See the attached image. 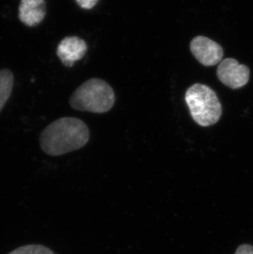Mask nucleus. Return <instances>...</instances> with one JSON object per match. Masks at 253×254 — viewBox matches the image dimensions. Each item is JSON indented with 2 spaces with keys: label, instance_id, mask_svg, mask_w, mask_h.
I'll list each match as a JSON object with an SVG mask.
<instances>
[{
  "label": "nucleus",
  "instance_id": "nucleus-3",
  "mask_svg": "<svg viewBox=\"0 0 253 254\" xmlns=\"http://www.w3.org/2000/svg\"><path fill=\"white\" fill-rule=\"evenodd\" d=\"M185 101L194 121L202 127L215 125L222 115L217 95L206 85H192L187 90Z\"/></svg>",
  "mask_w": 253,
  "mask_h": 254
},
{
  "label": "nucleus",
  "instance_id": "nucleus-11",
  "mask_svg": "<svg viewBox=\"0 0 253 254\" xmlns=\"http://www.w3.org/2000/svg\"><path fill=\"white\" fill-rule=\"evenodd\" d=\"M235 254H253V247L249 245H240Z\"/></svg>",
  "mask_w": 253,
  "mask_h": 254
},
{
  "label": "nucleus",
  "instance_id": "nucleus-9",
  "mask_svg": "<svg viewBox=\"0 0 253 254\" xmlns=\"http://www.w3.org/2000/svg\"><path fill=\"white\" fill-rule=\"evenodd\" d=\"M8 254H55L49 248L41 245H28L17 248Z\"/></svg>",
  "mask_w": 253,
  "mask_h": 254
},
{
  "label": "nucleus",
  "instance_id": "nucleus-6",
  "mask_svg": "<svg viewBox=\"0 0 253 254\" xmlns=\"http://www.w3.org/2000/svg\"><path fill=\"white\" fill-rule=\"evenodd\" d=\"M86 51L87 45L82 39L67 36L59 44L57 56L65 66L72 67L76 61L84 57Z\"/></svg>",
  "mask_w": 253,
  "mask_h": 254
},
{
  "label": "nucleus",
  "instance_id": "nucleus-10",
  "mask_svg": "<svg viewBox=\"0 0 253 254\" xmlns=\"http://www.w3.org/2000/svg\"><path fill=\"white\" fill-rule=\"evenodd\" d=\"M79 6L84 9H91L96 6L99 0H76Z\"/></svg>",
  "mask_w": 253,
  "mask_h": 254
},
{
  "label": "nucleus",
  "instance_id": "nucleus-4",
  "mask_svg": "<svg viewBox=\"0 0 253 254\" xmlns=\"http://www.w3.org/2000/svg\"><path fill=\"white\" fill-rule=\"evenodd\" d=\"M217 77L225 86L231 89L240 88L249 82L250 70L246 65L240 64L236 60L228 58L219 64Z\"/></svg>",
  "mask_w": 253,
  "mask_h": 254
},
{
  "label": "nucleus",
  "instance_id": "nucleus-5",
  "mask_svg": "<svg viewBox=\"0 0 253 254\" xmlns=\"http://www.w3.org/2000/svg\"><path fill=\"white\" fill-rule=\"evenodd\" d=\"M190 50L194 57L204 66L218 64L224 56L222 47L205 36H199L192 39Z\"/></svg>",
  "mask_w": 253,
  "mask_h": 254
},
{
  "label": "nucleus",
  "instance_id": "nucleus-1",
  "mask_svg": "<svg viewBox=\"0 0 253 254\" xmlns=\"http://www.w3.org/2000/svg\"><path fill=\"white\" fill-rule=\"evenodd\" d=\"M89 137L88 127L83 121L76 118H61L41 132L40 146L49 156H62L83 147Z\"/></svg>",
  "mask_w": 253,
  "mask_h": 254
},
{
  "label": "nucleus",
  "instance_id": "nucleus-8",
  "mask_svg": "<svg viewBox=\"0 0 253 254\" xmlns=\"http://www.w3.org/2000/svg\"><path fill=\"white\" fill-rule=\"evenodd\" d=\"M14 83L12 72L8 69L0 70V111L12 94Z\"/></svg>",
  "mask_w": 253,
  "mask_h": 254
},
{
  "label": "nucleus",
  "instance_id": "nucleus-7",
  "mask_svg": "<svg viewBox=\"0 0 253 254\" xmlns=\"http://www.w3.org/2000/svg\"><path fill=\"white\" fill-rule=\"evenodd\" d=\"M46 15L45 0H21L18 10L20 21L28 27L41 23Z\"/></svg>",
  "mask_w": 253,
  "mask_h": 254
},
{
  "label": "nucleus",
  "instance_id": "nucleus-2",
  "mask_svg": "<svg viewBox=\"0 0 253 254\" xmlns=\"http://www.w3.org/2000/svg\"><path fill=\"white\" fill-rule=\"evenodd\" d=\"M115 101V92L107 82L91 78L76 89L69 103L72 108L77 111L102 114L110 111Z\"/></svg>",
  "mask_w": 253,
  "mask_h": 254
}]
</instances>
